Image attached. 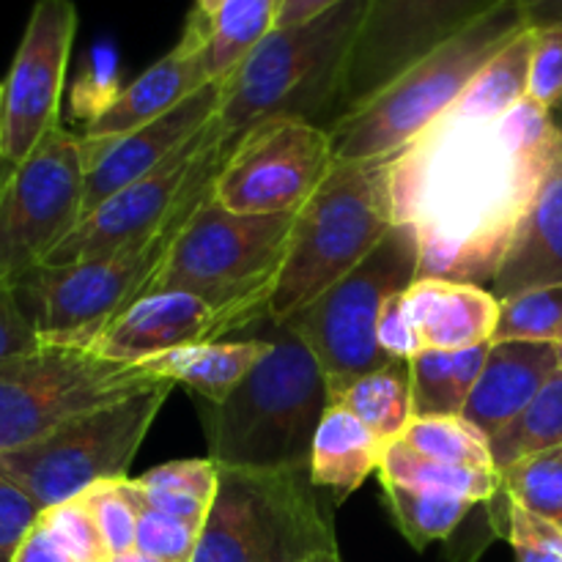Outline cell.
Returning <instances> with one entry per match:
<instances>
[{
  "mask_svg": "<svg viewBox=\"0 0 562 562\" xmlns=\"http://www.w3.org/2000/svg\"><path fill=\"white\" fill-rule=\"evenodd\" d=\"M0 165H3V124H0Z\"/></svg>",
  "mask_w": 562,
  "mask_h": 562,
  "instance_id": "816d5d0a",
  "label": "cell"
},
{
  "mask_svg": "<svg viewBox=\"0 0 562 562\" xmlns=\"http://www.w3.org/2000/svg\"><path fill=\"white\" fill-rule=\"evenodd\" d=\"M503 492L521 508L543 516L562 530V445L516 461L499 472Z\"/></svg>",
  "mask_w": 562,
  "mask_h": 562,
  "instance_id": "d6a6232c",
  "label": "cell"
},
{
  "mask_svg": "<svg viewBox=\"0 0 562 562\" xmlns=\"http://www.w3.org/2000/svg\"><path fill=\"white\" fill-rule=\"evenodd\" d=\"M562 445V371L554 373L532 404L488 442L497 472L541 450Z\"/></svg>",
  "mask_w": 562,
  "mask_h": 562,
  "instance_id": "4dcf8cb0",
  "label": "cell"
},
{
  "mask_svg": "<svg viewBox=\"0 0 562 562\" xmlns=\"http://www.w3.org/2000/svg\"><path fill=\"white\" fill-rule=\"evenodd\" d=\"M384 445L344 406L333 404L318 423L311 453V481L340 505L382 467Z\"/></svg>",
  "mask_w": 562,
  "mask_h": 562,
  "instance_id": "603a6c76",
  "label": "cell"
},
{
  "mask_svg": "<svg viewBox=\"0 0 562 562\" xmlns=\"http://www.w3.org/2000/svg\"><path fill=\"white\" fill-rule=\"evenodd\" d=\"M527 27L562 25V0H516Z\"/></svg>",
  "mask_w": 562,
  "mask_h": 562,
  "instance_id": "7dc6e473",
  "label": "cell"
},
{
  "mask_svg": "<svg viewBox=\"0 0 562 562\" xmlns=\"http://www.w3.org/2000/svg\"><path fill=\"white\" fill-rule=\"evenodd\" d=\"M560 148L554 113L527 97L497 121L442 115L395 154L393 217L417 231V280L494 283Z\"/></svg>",
  "mask_w": 562,
  "mask_h": 562,
  "instance_id": "6da1fadb",
  "label": "cell"
},
{
  "mask_svg": "<svg viewBox=\"0 0 562 562\" xmlns=\"http://www.w3.org/2000/svg\"><path fill=\"white\" fill-rule=\"evenodd\" d=\"M119 93V55L110 44H97L88 53L86 69L71 91V110L77 119H88V126L115 102Z\"/></svg>",
  "mask_w": 562,
  "mask_h": 562,
  "instance_id": "f35d334b",
  "label": "cell"
},
{
  "mask_svg": "<svg viewBox=\"0 0 562 562\" xmlns=\"http://www.w3.org/2000/svg\"><path fill=\"white\" fill-rule=\"evenodd\" d=\"M333 404L349 409L384 448L398 442L415 420L409 360H393L379 371L357 379Z\"/></svg>",
  "mask_w": 562,
  "mask_h": 562,
  "instance_id": "484cf974",
  "label": "cell"
},
{
  "mask_svg": "<svg viewBox=\"0 0 562 562\" xmlns=\"http://www.w3.org/2000/svg\"><path fill=\"white\" fill-rule=\"evenodd\" d=\"M42 514V505L0 470V562H14Z\"/></svg>",
  "mask_w": 562,
  "mask_h": 562,
  "instance_id": "b9f144b4",
  "label": "cell"
},
{
  "mask_svg": "<svg viewBox=\"0 0 562 562\" xmlns=\"http://www.w3.org/2000/svg\"><path fill=\"white\" fill-rule=\"evenodd\" d=\"M3 176H5V165H0V184H3Z\"/></svg>",
  "mask_w": 562,
  "mask_h": 562,
  "instance_id": "db71d44e",
  "label": "cell"
},
{
  "mask_svg": "<svg viewBox=\"0 0 562 562\" xmlns=\"http://www.w3.org/2000/svg\"><path fill=\"white\" fill-rule=\"evenodd\" d=\"M212 187L214 181L192 195L162 231L148 236L140 245H132L99 261L66 263V267L42 263L27 272L14 285V291L22 311L36 327L38 340L91 349L93 340L115 316L146 296L148 283L168 258L181 225L212 192Z\"/></svg>",
  "mask_w": 562,
  "mask_h": 562,
  "instance_id": "ba28073f",
  "label": "cell"
},
{
  "mask_svg": "<svg viewBox=\"0 0 562 562\" xmlns=\"http://www.w3.org/2000/svg\"><path fill=\"white\" fill-rule=\"evenodd\" d=\"M335 549L327 510L300 470H220V488L192 562H302Z\"/></svg>",
  "mask_w": 562,
  "mask_h": 562,
  "instance_id": "52a82bcc",
  "label": "cell"
},
{
  "mask_svg": "<svg viewBox=\"0 0 562 562\" xmlns=\"http://www.w3.org/2000/svg\"><path fill=\"white\" fill-rule=\"evenodd\" d=\"M14 562H71L69 554L53 541L47 530L42 525H36L31 530V536L25 538V543L16 552Z\"/></svg>",
  "mask_w": 562,
  "mask_h": 562,
  "instance_id": "f6af8a7d",
  "label": "cell"
},
{
  "mask_svg": "<svg viewBox=\"0 0 562 562\" xmlns=\"http://www.w3.org/2000/svg\"><path fill=\"white\" fill-rule=\"evenodd\" d=\"M269 351L267 338L214 340V344L181 346L143 362L157 379L195 390L209 404H220Z\"/></svg>",
  "mask_w": 562,
  "mask_h": 562,
  "instance_id": "cb8c5ba5",
  "label": "cell"
},
{
  "mask_svg": "<svg viewBox=\"0 0 562 562\" xmlns=\"http://www.w3.org/2000/svg\"><path fill=\"white\" fill-rule=\"evenodd\" d=\"M527 22L516 0H505L442 47L395 77L387 88L327 126L335 162L395 157L442 119L483 66L514 42Z\"/></svg>",
  "mask_w": 562,
  "mask_h": 562,
  "instance_id": "5b68a950",
  "label": "cell"
},
{
  "mask_svg": "<svg viewBox=\"0 0 562 562\" xmlns=\"http://www.w3.org/2000/svg\"><path fill=\"white\" fill-rule=\"evenodd\" d=\"M234 137L214 119L190 146L170 157L146 179L124 187L80 220L75 231L49 252L47 267L99 261L162 231L192 195L212 184L228 157Z\"/></svg>",
  "mask_w": 562,
  "mask_h": 562,
  "instance_id": "4fadbf2b",
  "label": "cell"
},
{
  "mask_svg": "<svg viewBox=\"0 0 562 562\" xmlns=\"http://www.w3.org/2000/svg\"><path fill=\"white\" fill-rule=\"evenodd\" d=\"M267 324V355L220 404L203 406L209 459L220 470L311 467L318 423L333 406L305 340L285 324Z\"/></svg>",
  "mask_w": 562,
  "mask_h": 562,
  "instance_id": "7a4b0ae2",
  "label": "cell"
},
{
  "mask_svg": "<svg viewBox=\"0 0 562 562\" xmlns=\"http://www.w3.org/2000/svg\"><path fill=\"white\" fill-rule=\"evenodd\" d=\"M38 346H42V340H38V333L27 313L22 311L14 285L0 289V362L27 355Z\"/></svg>",
  "mask_w": 562,
  "mask_h": 562,
  "instance_id": "7bdbcfd3",
  "label": "cell"
},
{
  "mask_svg": "<svg viewBox=\"0 0 562 562\" xmlns=\"http://www.w3.org/2000/svg\"><path fill=\"white\" fill-rule=\"evenodd\" d=\"M401 294H404V291L390 296L382 307V316H379V346H382L384 355H387L390 360H412V357H417L409 324H406L404 318Z\"/></svg>",
  "mask_w": 562,
  "mask_h": 562,
  "instance_id": "ee69618b",
  "label": "cell"
},
{
  "mask_svg": "<svg viewBox=\"0 0 562 562\" xmlns=\"http://www.w3.org/2000/svg\"><path fill=\"white\" fill-rule=\"evenodd\" d=\"M280 0H223L209 16V80L228 77L278 27Z\"/></svg>",
  "mask_w": 562,
  "mask_h": 562,
  "instance_id": "83f0119b",
  "label": "cell"
},
{
  "mask_svg": "<svg viewBox=\"0 0 562 562\" xmlns=\"http://www.w3.org/2000/svg\"><path fill=\"white\" fill-rule=\"evenodd\" d=\"M393 157L335 162L296 212L283 267L269 300L272 324H285L360 267L393 231Z\"/></svg>",
  "mask_w": 562,
  "mask_h": 562,
  "instance_id": "277c9868",
  "label": "cell"
},
{
  "mask_svg": "<svg viewBox=\"0 0 562 562\" xmlns=\"http://www.w3.org/2000/svg\"><path fill=\"white\" fill-rule=\"evenodd\" d=\"M335 165L324 126L269 119L234 137L214 198L239 214H296Z\"/></svg>",
  "mask_w": 562,
  "mask_h": 562,
  "instance_id": "5bb4252c",
  "label": "cell"
},
{
  "mask_svg": "<svg viewBox=\"0 0 562 562\" xmlns=\"http://www.w3.org/2000/svg\"><path fill=\"white\" fill-rule=\"evenodd\" d=\"M554 346H558V366H560V371H562V340H560V344H554Z\"/></svg>",
  "mask_w": 562,
  "mask_h": 562,
  "instance_id": "f5cc1de1",
  "label": "cell"
},
{
  "mask_svg": "<svg viewBox=\"0 0 562 562\" xmlns=\"http://www.w3.org/2000/svg\"><path fill=\"white\" fill-rule=\"evenodd\" d=\"M401 442L417 456L464 470H497L488 439L461 415L415 417Z\"/></svg>",
  "mask_w": 562,
  "mask_h": 562,
  "instance_id": "1f68e13d",
  "label": "cell"
},
{
  "mask_svg": "<svg viewBox=\"0 0 562 562\" xmlns=\"http://www.w3.org/2000/svg\"><path fill=\"white\" fill-rule=\"evenodd\" d=\"M121 486H124L126 497L132 499V505L137 510L135 552L159 562H192L198 549V538H201V527L151 508L140 497L132 477H121Z\"/></svg>",
  "mask_w": 562,
  "mask_h": 562,
  "instance_id": "e575fe53",
  "label": "cell"
},
{
  "mask_svg": "<svg viewBox=\"0 0 562 562\" xmlns=\"http://www.w3.org/2000/svg\"><path fill=\"white\" fill-rule=\"evenodd\" d=\"M499 340H562V285H543L499 302V322L492 344Z\"/></svg>",
  "mask_w": 562,
  "mask_h": 562,
  "instance_id": "836d02e7",
  "label": "cell"
},
{
  "mask_svg": "<svg viewBox=\"0 0 562 562\" xmlns=\"http://www.w3.org/2000/svg\"><path fill=\"white\" fill-rule=\"evenodd\" d=\"M338 3H344V0H280L278 27L300 25V22L313 20V16L324 14Z\"/></svg>",
  "mask_w": 562,
  "mask_h": 562,
  "instance_id": "bcb514c9",
  "label": "cell"
},
{
  "mask_svg": "<svg viewBox=\"0 0 562 562\" xmlns=\"http://www.w3.org/2000/svg\"><path fill=\"white\" fill-rule=\"evenodd\" d=\"M368 0H344L300 25L274 27L228 77L217 121L236 137L269 119H305L327 130L338 115L351 49Z\"/></svg>",
  "mask_w": 562,
  "mask_h": 562,
  "instance_id": "3957f363",
  "label": "cell"
},
{
  "mask_svg": "<svg viewBox=\"0 0 562 562\" xmlns=\"http://www.w3.org/2000/svg\"><path fill=\"white\" fill-rule=\"evenodd\" d=\"M220 5H223V0H195V11H201L203 16H212Z\"/></svg>",
  "mask_w": 562,
  "mask_h": 562,
  "instance_id": "681fc988",
  "label": "cell"
},
{
  "mask_svg": "<svg viewBox=\"0 0 562 562\" xmlns=\"http://www.w3.org/2000/svg\"><path fill=\"white\" fill-rule=\"evenodd\" d=\"M110 562H159V560L146 558V554L140 552H130V554H121V558H113Z\"/></svg>",
  "mask_w": 562,
  "mask_h": 562,
  "instance_id": "f907efd6",
  "label": "cell"
},
{
  "mask_svg": "<svg viewBox=\"0 0 562 562\" xmlns=\"http://www.w3.org/2000/svg\"><path fill=\"white\" fill-rule=\"evenodd\" d=\"M80 135L49 132L16 168H5L0 184V289L16 285L42 267L49 252L82 220Z\"/></svg>",
  "mask_w": 562,
  "mask_h": 562,
  "instance_id": "7c38bea8",
  "label": "cell"
},
{
  "mask_svg": "<svg viewBox=\"0 0 562 562\" xmlns=\"http://www.w3.org/2000/svg\"><path fill=\"white\" fill-rule=\"evenodd\" d=\"M417 269L420 239L415 225H393L360 267L285 322L322 366L333 401L357 379L393 362L379 346V316L390 296L415 283Z\"/></svg>",
  "mask_w": 562,
  "mask_h": 562,
  "instance_id": "9c48e42d",
  "label": "cell"
},
{
  "mask_svg": "<svg viewBox=\"0 0 562 562\" xmlns=\"http://www.w3.org/2000/svg\"><path fill=\"white\" fill-rule=\"evenodd\" d=\"M379 475L387 477V481L406 483V486L461 494V497H470L475 503H492L503 488V477L497 470H464V467L439 464L426 456H417L401 439L387 445Z\"/></svg>",
  "mask_w": 562,
  "mask_h": 562,
  "instance_id": "f546056e",
  "label": "cell"
},
{
  "mask_svg": "<svg viewBox=\"0 0 562 562\" xmlns=\"http://www.w3.org/2000/svg\"><path fill=\"white\" fill-rule=\"evenodd\" d=\"M488 346L464 351H423L412 357V412L415 417H450L464 412L486 362Z\"/></svg>",
  "mask_w": 562,
  "mask_h": 562,
  "instance_id": "d4e9b609",
  "label": "cell"
},
{
  "mask_svg": "<svg viewBox=\"0 0 562 562\" xmlns=\"http://www.w3.org/2000/svg\"><path fill=\"white\" fill-rule=\"evenodd\" d=\"M38 525L53 536V541L69 554L71 562H110L108 543L93 521L91 510L82 503V497L69 499L64 505L47 508L38 519Z\"/></svg>",
  "mask_w": 562,
  "mask_h": 562,
  "instance_id": "d590c367",
  "label": "cell"
},
{
  "mask_svg": "<svg viewBox=\"0 0 562 562\" xmlns=\"http://www.w3.org/2000/svg\"><path fill=\"white\" fill-rule=\"evenodd\" d=\"M245 324L228 311L184 291H159L132 302L102 329L91 349L99 357L126 366H143L181 346L214 344Z\"/></svg>",
  "mask_w": 562,
  "mask_h": 562,
  "instance_id": "ac0fdd59",
  "label": "cell"
},
{
  "mask_svg": "<svg viewBox=\"0 0 562 562\" xmlns=\"http://www.w3.org/2000/svg\"><path fill=\"white\" fill-rule=\"evenodd\" d=\"M558 371L554 344H536V340L492 344L461 417L492 442L532 404V398Z\"/></svg>",
  "mask_w": 562,
  "mask_h": 562,
  "instance_id": "44dd1931",
  "label": "cell"
},
{
  "mask_svg": "<svg viewBox=\"0 0 562 562\" xmlns=\"http://www.w3.org/2000/svg\"><path fill=\"white\" fill-rule=\"evenodd\" d=\"M401 305L417 355L492 344L499 322V300L492 291L453 280H415L401 294Z\"/></svg>",
  "mask_w": 562,
  "mask_h": 562,
  "instance_id": "ffe728a7",
  "label": "cell"
},
{
  "mask_svg": "<svg viewBox=\"0 0 562 562\" xmlns=\"http://www.w3.org/2000/svg\"><path fill=\"white\" fill-rule=\"evenodd\" d=\"M170 390L173 382H162L75 417L47 437L0 456V470L20 483L42 510L82 497L99 483L121 481Z\"/></svg>",
  "mask_w": 562,
  "mask_h": 562,
  "instance_id": "30bf717a",
  "label": "cell"
},
{
  "mask_svg": "<svg viewBox=\"0 0 562 562\" xmlns=\"http://www.w3.org/2000/svg\"><path fill=\"white\" fill-rule=\"evenodd\" d=\"M137 488L157 497L195 499L212 508L220 488V467L212 459H181L154 467L146 475L135 477Z\"/></svg>",
  "mask_w": 562,
  "mask_h": 562,
  "instance_id": "8d00e7d4",
  "label": "cell"
},
{
  "mask_svg": "<svg viewBox=\"0 0 562 562\" xmlns=\"http://www.w3.org/2000/svg\"><path fill=\"white\" fill-rule=\"evenodd\" d=\"M499 3L505 0H393L382 9H366L335 119L366 104Z\"/></svg>",
  "mask_w": 562,
  "mask_h": 562,
  "instance_id": "2e32d148",
  "label": "cell"
},
{
  "mask_svg": "<svg viewBox=\"0 0 562 562\" xmlns=\"http://www.w3.org/2000/svg\"><path fill=\"white\" fill-rule=\"evenodd\" d=\"M82 503L91 510L93 521H97L99 532H102L104 543H108L113 558L135 552L137 510L132 505V499L126 497L121 481L99 483L91 492L82 494Z\"/></svg>",
  "mask_w": 562,
  "mask_h": 562,
  "instance_id": "74e56055",
  "label": "cell"
},
{
  "mask_svg": "<svg viewBox=\"0 0 562 562\" xmlns=\"http://www.w3.org/2000/svg\"><path fill=\"white\" fill-rule=\"evenodd\" d=\"M527 97L552 113L562 104V25L532 27Z\"/></svg>",
  "mask_w": 562,
  "mask_h": 562,
  "instance_id": "60d3db41",
  "label": "cell"
},
{
  "mask_svg": "<svg viewBox=\"0 0 562 562\" xmlns=\"http://www.w3.org/2000/svg\"><path fill=\"white\" fill-rule=\"evenodd\" d=\"M505 538L514 547L516 562H562V530L543 516L521 508L508 497Z\"/></svg>",
  "mask_w": 562,
  "mask_h": 562,
  "instance_id": "ab89813d",
  "label": "cell"
},
{
  "mask_svg": "<svg viewBox=\"0 0 562 562\" xmlns=\"http://www.w3.org/2000/svg\"><path fill=\"white\" fill-rule=\"evenodd\" d=\"M554 119L562 130V104ZM543 285H562V148L494 278L492 294L503 302Z\"/></svg>",
  "mask_w": 562,
  "mask_h": 562,
  "instance_id": "7402d4cb",
  "label": "cell"
},
{
  "mask_svg": "<svg viewBox=\"0 0 562 562\" xmlns=\"http://www.w3.org/2000/svg\"><path fill=\"white\" fill-rule=\"evenodd\" d=\"M77 33L71 0H36L11 69L0 82L3 165L25 162L38 143L58 130L66 66Z\"/></svg>",
  "mask_w": 562,
  "mask_h": 562,
  "instance_id": "9a60e30c",
  "label": "cell"
},
{
  "mask_svg": "<svg viewBox=\"0 0 562 562\" xmlns=\"http://www.w3.org/2000/svg\"><path fill=\"white\" fill-rule=\"evenodd\" d=\"M206 42H209V16L192 9L179 44L154 66H148L140 77L121 88L115 102L104 110L99 119L82 130V137L104 140V137H121L151 121L162 119L173 108H179L187 97L209 86L206 71Z\"/></svg>",
  "mask_w": 562,
  "mask_h": 562,
  "instance_id": "d6986e66",
  "label": "cell"
},
{
  "mask_svg": "<svg viewBox=\"0 0 562 562\" xmlns=\"http://www.w3.org/2000/svg\"><path fill=\"white\" fill-rule=\"evenodd\" d=\"M162 382L146 366L104 360L80 346L42 344L0 362V456Z\"/></svg>",
  "mask_w": 562,
  "mask_h": 562,
  "instance_id": "8fae6325",
  "label": "cell"
},
{
  "mask_svg": "<svg viewBox=\"0 0 562 562\" xmlns=\"http://www.w3.org/2000/svg\"><path fill=\"white\" fill-rule=\"evenodd\" d=\"M302 562H340V558H338V549H324V552L311 554V558H305Z\"/></svg>",
  "mask_w": 562,
  "mask_h": 562,
  "instance_id": "c3c4849f",
  "label": "cell"
},
{
  "mask_svg": "<svg viewBox=\"0 0 562 562\" xmlns=\"http://www.w3.org/2000/svg\"><path fill=\"white\" fill-rule=\"evenodd\" d=\"M220 102H223V80H214L187 97L179 108L165 113L162 119L130 132V135L104 137V140L80 135L82 170H86L82 217L119 190L146 179L148 173L162 168L170 157H176L181 148L190 146L217 119Z\"/></svg>",
  "mask_w": 562,
  "mask_h": 562,
  "instance_id": "e0dca14e",
  "label": "cell"
},
{
  "mask_svg": "<svg viewBox=\"0 0 562 562\" xmlns=\"http://www.w3.org/2000/svg\"><path fill=\"white\" fill-rule=\"evenodd\" d=\"M532 55V27L521 31L510 44H505L481 75L470 82L459 102L445 115L459 121H497L527 99Z\"/></svg>",
  "mask_w": 562,
  "mask_h": 562,
  "instance_id": "4316f807",
  "label": "cell"
},
{
  "mask_svg": "<svg viewBox=\"0 0 562 562\" xmlns=\"http://www.w3.org/2000/svg\"><path fill=\"white\" fill-rule=\"evenodd\" d=\"M382 488L401 536L420 552L428 543L453 536L456 527L477 505L475 499L461 497V494L406 486V483L387 481V477H382Z\"/></svg>",
  "mask_w": 562,
  "mask_h": 562,
  "instance_id": "f1b7e54d",
  "label": "cell"
},
{
  "mask_svg": "<svg viewBox=\"0 0 562 562\" xmlns=\"http://www.w3.org/2000/svg\"><path fill=\"white\" fill-rule=\"evenodd\" d=\"M296 214H239L214 198V187L187 217L148 294L184 291L228 311L247 327L269 318Z\"/></svg>",
  "mask_w": 562,
  "mask_h": 562,
  "instance_id": "8992f818",
  "label": "cell"
}]
</instances>
